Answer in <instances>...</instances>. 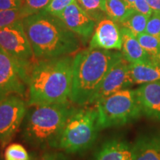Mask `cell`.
<instances>
[{"label": "cell", "mask_w": 160, "mask_h": 160, "mask_svg": "<svg viewBox=\"0 0 160 160\" xmlns=\"http://www.w3.org/2000/svg\"><path fill=\"white\" fill-rule=\"evenodd\" d=\"M81 8L96 22L108 17L106 13L105 0H76Z\"/></svg>", "instance_id": "d6986e66"}, {"label": "cell", "mask_w": 160, "mask_h": 160, "mask_svg": "<svg viewBox=\"0 0 160 160\" xmlns=\"http://www.w3.org/2000/svg\"><path fill=\"white\" fill-rule=\"evenodd\" d=\"M99 131L97 109L75 108L68 118L55 149L67 153H81L93 146Z\"/></svg>", "instance_id": "5b68a950"}, {"label": "cell", "mask_w": 160, "mask_h": 160, "mask_svg": "<svg viewBox=\"0 0 160 160\" xmlns=\"http://www.w3.org/2000/svg\"><path fill=\"white\" fill-rule=\"evenodd\" d=\"M26 17H28L27 15L21 8L12 10H0V28L23 20Z\"/></svg>", "instance_id": "7402d4cb"}, {"label": "cell", "mask_w": 160, "mask_h": 160, "mask_svg": "<svg viewBox=\"0 0 160 160\" xmlns=\"http://www.w3.org/2000/svg\"><path fill=\"white\" fill-rule=\"evenodd\" d=\"M31 160H70V159L62 152L47 151L37 157L31 158Z\"/></svg>", "instance_id": "4316f807"}, {"label": "cell", "mask_w": 160, "mask_h": 160, "mask_svg": "<svg viewBox=\"0 0 160 160\" xmlns=\"http://www.w3.org/2000/svg\"><path fill=\"white\" fill-rule=\"evenodd\" d=\"M159 60H160V55H159Z\"/></svg>", "instance_id": "1f68e13d"}, {"label": "cell", "mask_w": 160, "mask_h": 160, "mask_svg": "<svg viewBox=\"0 0 160 160\" xmlns=\"http://www.w3.org/2000/svg\"><path fill=\"white\" fill-rule=\"evenodd\" d=\"M133 9L138 13H142L150 17L153 13L151 8L150 7L147 0H135L133 5Z\"/></svg>", "instance_id": "83f0119b"}, {"label": "cell", "mask_w": 160, "mask_h": 160, "mask_svg": "<svg viewBox=\"0 0 160 160\" xmlns=\"http://www.w3.org/2000/svg\"><path fill=\"white\" fill-rule=\"evenodd\" d=\"M23 0H0V10L20 8Z\"/></svg>", "instance_id": "f1b7e54d"}, {"label": "cell", "mask_w": 160, "mask_h": 160, "mask_svg": "<svg viewBox=\"0 0 160 160\" xmlns=\"http://www.w3.org/2000/svg\"><path fill=\"white\" fill-rule=\"evenodd\" d=\"M105 8L108 17L117 24L122 22L134 11L123 0H105Z\"/></svg>", "instance_id": "ac0fdd59"}, {"label": "cell", "mask_w": 160, "mask_h": 160, "mask_svg": "<svg viewBox=\"0 0 160 160\" xmlns=\"http://www.w3.org/2000/svg\"><path fill=\"white\" fill-rule=\"evenodd\" d=\"M133 85L130 77V62L122 58L105 75L89 105Z\"/></svg>", "instance_id": "30bf717a"}, {"label": "cell", "mask_w": 160, "mask_h": 160, "mask_svg": "<svg viewBox=\"0 0 160 160\" xmlns=\"http://www.w3.org/2000/svg\"><path fill=\"white\" fill-rule=\"evenodd\" d=\"M148 18L147 16L134 11L122 22L119 24V25L128 28L137 37L138 34L145 32Z\"/></svg>", "instance_id": "ffe728a7"}, {"label": "cell", "mask_w": 160, "mask_h": 160, "mask_svg": "<svg viewBox=\"0 0 160 160\" xmlns=\"http://www.w3.org/2000/svg\"><path fill=\"white\" fill-rule=\"evenodd\" d=\"M136 93L142 114L160 122V82L143 84Z\"/></svg>", "instance_id": "4fadbf2b"}, {"label": "cell", "mask_w": 160, "mask_h": 160, "mask_svg": "<svg viewBox=\"0 0 160 160\" xmlns=\"http://www.w3.org/2000/svg\"><path fill=\"white\" fill-rule=\"evenodd\" d=\"M133 146L125 140L110 139L100 146L93 160H133Z\"/></svg>", "instance_id": "9a60e30c"}, {"label": "cell", "mask_w": 160, "mask_h": 160, "mask_svg": "<svg viewBox=\"0 0 160 160\" xmlns=\"http://www.w3.org/2000/svg\"><path fill=\"white\" fill-rule=\"evenodd\" d=\"M51 0H23L21 8L27 17L39 13L45 8Z\"/></svg>", "instance_id": "cb8c5ba5"}, {"label": "cell", "mask_w": 160, "mask_h": 160, "mask_svg": "<svg viewBox=\"0 0 160 160\" xmlns=\"http://www.w3.org/2000/svg\"><path fill=\"white\" fill-rule=\"evenodd\" d=\"M0 48L19 61L33 63L36 60L22 20L0 28Z\"/></svg>", "instance_id": "ba28073f"}, {"label": "cell", "mask_w": 160, "mask_h": 160, "mask_svg": "<svg viewBox=\"0 0 160 160\" xmlns=\"http://www.w3.org/2000/svg\"><path fill=\"white\" fill-rule=\"evenodd\" d=\"M145 33L160 39V13L153 12L148 18Z\"/></svg>", "instance_id": "484cf974"}, {"label": "cell", "mask_w": 160, "mask_h": 160, "mask_svg": "<svg viewBox=\"0 0 160 160\" xmlns=\"http://www.w3.org/2000/svg\"><path fill=\"white\" fill-rule=\"evenodd\" d=\"M137 39L151 59H159V56L160 55V39L145 32L138 34Z\"/></svg>", "instance_id": "44dd1931"}, {"label": "cell", "mask_w": 160, "mask_h": 160, "mask_svg": "<svg viewBox=\"0 0 160 160\" xmlns=\"http://www.w3.org/2000/svg\"><path fill=\"white\" fill-rule=\"evenodd\" d=\"M100 130L125 125L142 114L136 90L125 88L95 103Z\"/></svg>", "instance_id": "8992f818"}, {"label": "cell", "mask_w": 160, "mask_h": 160, "mask_svg": "<svg viewBox=\"0 0 160 160\" xmlns=\"http://www.w3.org/2000/svg\"><path fill=\"white\" fill-rule=\"evenodd\" d=\"M71 56L37 60L30 68L28 106L65 102L71 97L73 81Z\"/></svg>", "instance_id": "6da1fadb"}, {"label": "cell", "mask_w": 160, "mask_h": 160, "mask_svg": "<svg viewBox=\"0 0 160 160\" xmlns=\"http://www.w3.org/2000/svg\"><path fill=\"white\" fill-rule=\"evenodd\" d=\"M76 0H51L43 12L58 17L68 6L74 2Z\"/></svg>", "instance_id": "d4e9b609"}, {"label": "cell", "mask_w": 160, "mask_h": 160, "mask_svg": "<svg viewBox=\"0 0 160 160\" xmlns=\"http://www.w3.org/2000/svg\"><path fill=\"white\" fill-rule=\"evenodd\" d=\"M123 58L121 52L101 48L82 50L73 60V81L70 100L85 106L90 102L110 69Z\"/></svg>", "instance_id": "3957f363"}, {"label": "cell", "mask_w": 160, "mask_h": 160, "mask_svg": "<svg viewBox=\"0 0 160 160\" xmlns=\"http://www.w3.org/2000/svg\"><path fill=\"white\" fill-rule=\"evenodd\" d=\"M124 2H125V3L127 5V6L130 8L133 9V3H134L135 0H123Z\"/></svg>", "instance_id": "4dcf8cb0"}, {"label": "cell", "mask_w": 160, "mask_h": 160, "mask_svg": "<svg viewBox=\"0 0 160 160\" xmlns=\"http://www.w3.org/2000/svg\"><path fill=\"white\" fill-rule=\"evenodd\" d=\"M4 159L5 160H31V157L22 145L13 143L6 148Z\"/></svg>", "instance_id": "603a6c76"}, {"label": "cell", "mask_w": 160, "mask_h": 160, "mask_svg": "<svg viewBox=\"0 0 160 160\" xmlns=\"http://www.w3.org/2000/svg\"><path fill=\"white\" fill-rule=\"evenodd\" d=\"M132 146L133 160H160V131L142 133Z\"/></svg>", "instance_id": "5bb4252c"}, {"label": "cell", "mask_w": 160, "mask_h": 160, "mask_svg": "<svg viewBox=\"0 0 160 160\" xmlns=\"http://www.w3.org/2000/svg\"><path fill=\"white\" fill-rule=\"evenodd\" d=\"M57 17L85 42L93 35L97 24L81 8L77 1L68 6Z\"/></svg>", "instance_id": "8fae6325"}, {"label": "cell", "mask_w": 160, "mask_h": 160, "mask_svg": "<svg viewBox=\"0 0 160 160\" xmlns=\"http://www.w3.org/2000/svg\"><path fill=\"white\" fill-rule=\"evenodd\" d=\"M22 122V136L35 148H55L68 118L75 107L65 102L29 106Z\"/></svg>", "instance_id": "277c9868"}, {"label": "cell", "mask_w": 160, "mask_h": 160, "mask_svg": "<svg viewBox=\"0 0 160 160\" xmlns=\"http://www.w3.org/2000/svg\"><path fill=\"white\" fill-rule=\"evenodd\" d=\"M33 63L19 61L0 48V102L11 95L25 99L28 97L29 72Z\"/></svg>", "instance_id": "52a82bcc"}, {"label": "cell", "mask_w": 160, "mask_h": 160, "mask_svg": "<svg viewBox=\"0 0 160 160\" xmlns=\"http://www.w3.org/2000/svg\"><path fill=\"white\" fill-rule=\"evenodd\" d=\"M122 39L119 24L109 17L102 19L96 25L89 43V48L120 51Z\"/></svg>", "instance_id": "7c38bea8"}, {"label": "cell", "mask_w": 160, "mask_h": 160, "mask_svg": "<svg viewBox=\"0 0 160 160\" xmlns=\"http://www.w3.org/2000/svg\"><path fill=\"white\" fill-rule=\"evenodd\" d=\"M22 22L36 60L69 56L81 47L80 38L55 16L41 11Z\"/></svg>", "instance_id": "7a4b0ae2"}, {"label": "cell", "mask_w": 160, "mask_h": 160, "mask_svg": "<svg viewBox=\"0 0 160 160\" xmlns=\"http://www.w3.org/2000/svg\"><path fill=\"white\" fill-rule=\"evenodd\" d=\"M119 27L122 39V53L124 59L130 63L145 62L151 61L152 59L140 45L137 37L128 28L122 26Z\"/></svg>", "instance_id": "e0dca14e"}, {"label": "cell", "mask_w": 160, "mask_h": 160, "mask_svg": "<svg viewBox=\"0 0 160 160\" xmlns=\"http://www.w3.org/2000/svg\"><path fill=\"white\" fill-rule=\"evenodd\" d=\"M28 102L18 95H11L0 102V142H7L22 123Z\"/></svg>", "instance_id": "9c48e42d"}, {"label": "cell", "mask_w": 160, "mask_h": 160, "mask_svg": "<svg viewBox=\"0 0 160 160\" xmlns=\"http://www.w3.org/2000/svg\"><path fill=\"white\" fill-rule=\"evenodd\" d=\"M152 11L155 13H160V0H147Z\"/></svg>", "instance_id": "f546056e"}, {"label": "cell", "mask_w": 160, "mask_h": 160, "mask_svg": "<svg viewBox=\"0 0 160 160\" xmlns=\"http://www.w3.org/2000/svg\"><path fill=\"white\" fill-rule=\"evenodd\" d=\"M130 77L133 85L160 82V60L152 59L145 62L130 63Z\"/></svg>", "instance_id": "2e32d148"}]
</instances>
